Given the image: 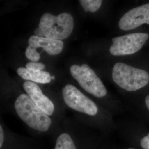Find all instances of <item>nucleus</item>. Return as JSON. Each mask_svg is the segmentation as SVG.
I'll return each mask as SVG.
<instances>
[{
	"mask_svg": "<svg viewBox=\"0 0 149 149\" xmlns=\"http://www.w3.org/2000/svg\"><path fill=\"white\" fill-rule=\"evenodd\" d=\"M15 108L18 116L29 128L40 132L49 130L52 124L51 119L32 101L28 95L21 94L18 96Z\"/></svg>",
	"mask_w": 149,
	"mask_h": 149,
	"instance_id": "nucleus-1",
	"label": "nucleus"
},
{
	"mask_svg": "<svg viewBox=\"0 0 149 149\" xmlns=\"http://www.w3.org/2000/svg\"><path fill=\"white\" fill-rule=\"evenodd\" d=\"M112 77L118 86L128 91L138 90L149 82V74L147 71L122 63L114 65Z\"/></svg>",
	"mask_w": 149,
	"mask_h": 149,
	"instance_id": "nucleus-2",
	"label": "nucleus"
},
{
	"mask_svg": "<svg viewBox=\"0 0 149 149\" xmlns=\"http://www.w3.org/2000/svg\"><path fill=\"white\" fill-rule=\"evenodd\" d=\"M74 22L70 13L64 12L55 16L45 13L40 18L39 28L45 37L63 40L69 37L73 31Z\"/></svg>",
	"mask_w": 149,
	"mask_h": 149,
	"instance_id": "nucleus-3",
	"label": "nucleus"
},
{
	"mask_svg": "<svg viewBox=\"0 0 149 149\" xmlns=\"http://www.w3.org/2000/svg\"><path fill=\"white\" fill-rule=\"evenodd\" d=\"M70 70L72 77L86 92L97 98L106 95L105 86L88 65L82 64L79 66L74 64L70 67Z\"/></svg>",
	"mask_w": 149,
	"mask_h": 149,
	"instance_id": "nucleus-4",
	"label": "nucleus"
},
{
	"mask_svg": "<svg viewBox=\"0 0 149 149\" xmlns=\"http://www.w3.org/2000/svg\"><path fill=\"white\" fill-rule=\"evenodd\" d=\"M149 37L147 33H137L113 38L110 53L114 56L133 54L142 48Z\"/></svg>",
	"mask_w": 149,
	"mask_h": 149,
	"instance_id": "nucleus-5",
	"label": "nucleus"
},
{
	"mask_svg": "<svg viewBox=\"0 0 149 149\" xmlns=\"http://www.w3.org/2000/svg\"><path fill=\"white\" fill-rule=\"evenodd\" d=\"M63 94L64 101L70 108L91 116L97 114L98 109L95 103L74 86H65L63 88Z\"/></svg>",
	"mask_w": 149,
	"mask_h": 149,
	"instance_id": "nucleus-6",
	"label": "nucleus"
},
{
	"mask_svg": "<svg viewBox=\"0 0 149 149\" xmlns=\"http://www.w3.org/2000/svg\"><path fill=\"white\" fill-rule=\"evenodd\" d=\"M145 23L149 24V3L127 12L119 22V27L123 31H129Z\"/></svg>",
	"mask_w": 149,
	"mask_h": 149,
	"instance_id": "nucleus-7",
	"label": "nucleus"
},
{
	"mask_svg": "<svg viewBox=\"0 0 149 149\" xmlns=\"http://www.w3.org/2000/svg\"><path fill=\"white\" fill-rule=\"evenodd\" d=\"M24 90L27 92L32 101L48 116L53 114L54 111L53 103L45 96L39 86L31 81L24 82L23 84Z\"/></svg>",
	"mask_w": 149,
	"mask_h": 149,
	"instance_id": "nucleus-8",
	"label": "nucleus"
},
{
	"mask_svg": "<svg viewBox=\"0 0 149 149\" xmlns=\"http://www.w3.org/2000/svg\"><path fill=\"white\" fill-rule=\"evenodd\" d=\"M29 45L34 48H43L50 55H55L60 53L64 48V43L62 40L50 39L48 38L39 37L32 36L28 39Z\"/></svg>",
	"mask_w": 149,
	"mask_h": 149,
	"instance_id": "nucleus-9",
	"label": "nucleus"
},
{
	"mask_svg": "<svg viewBox=\"0 0 149 149\" xmlns=\"http://www.w3.org/2000/svg\"><path fill=\"white\" fill-rule=\"evenodd\" d=\"M17 73L24 80L40 84H48L52 80L50 74L45 71L29 72L26 68L21 67L17 70Z\"/></svg>",
	"mask_w": 149,
	"mask_h": 149,
	"instance_id": "nucleus-10",
	"label": "nucleus"
},
{
	"mask_svg": "<svg viewBox=\"0 0 149 149\" xmlns=\"http://www.w3.org/2000/svg\"><path fill=\"white\" fill-rule=\"evenodd\" d=\"M54 149H76V148L69 134L63 133L58 136Z\"/></svg>",
	"mask_w": 149,
	"mask_h": 149,
	"instance_id": "nucleus-11",
	"label": "nucleus"
},
{
	"mask_svg": "<svg viewBox=\"0 0 149 149\" xmlns=\"http://www.w3.org/2000/svg\"><path fill=\"white\" fill-rule=\"evenodd\" d=\"M79 2L85 12H95L101 7V0H80Z\"/></svg>",
	"mask_w": 149,
	"mask_h": 149,
	"instance_id": "nucleus-12",
	"label": "nucleus"
},
{
	"mask_svg": "<svg viewBox=\"0 0 149 149\" xmlns=\"http://www.w3.org/2000/svg\"><path fill=\"white\" fill-rule=\"evenodd\" d=\"M25 54L27 59L33 62H37L40 58V55L38 52L37 49L31 45L27 47Z\"/></svg>",
	"mask_w": 149,
	"mask_h": 149,
	"instance_id": "nucleus-13",
	"label": "nucleus"
},
{
	"mask_svg": "<svg viewBox=\"0 0 149 149\" xmlns=\"http://www.w3.org/2000/svg\"><path fill=\"white\" fill-rule=\"evenodd\" d=\"M45 68L44 64L37 63V62H29L27 63L26 65V68L27 69L29 72H34V71H43Z\"/></svg>",
	"mask_w": 149,
	"mask_h": 149,
	"instance_id": "nucleus-14",
	"label": "nucleus"
},
{
	"mask_svg": "<svg viewBox=\"0 0 149 149\" xmlns=\"http://www.w3.org/2000/svg\"><path fill=\"white\" fill-rule=\"evenodd\" d=\"M140 145L143 149H149V133L141 140Z\"/></svg>",
	"mask_w": 149,
	"mask_h": 149,
	"instance_id": "nucleus-15",
	"label": "nucleus"
},
{
	"mask_svg": "<svg viewBox=\"0 0 149 149\" xmlns=\"http://www.w3.org/2000/svg\"><path fill=\"white\" fill-rule=\"evenodd\" d=\"M4 141V133L2 127L1 125L0 127V147L2 148V145Z\"/></svg>",
	"mask_w": 149,
	"mask_h": 149,
	"instance_id": "nucleus-16",
	"label": "nucleus"
},
{
	"mask_svg": "<svg viewBox=\"0 0 149 149\" xmlns=\"http://www.w3.org/2000/svg\"><path fill=\"white\" fill-rule=\"evenodd\" d=\"M34 33H35V36L39 37H45L44 33L39 27L34 30Z\"/></svg>",
	"mask_w": 149,
	"mask_h": 149,
	"instance_id": "nucleus-17",
	"label": "nucleus"
},
{
	"mask_svg": "<svg viewBox=\"0 0 149 149\" xmlns=\"http://www.w3.org/2000/svg\"><path fill=\"white\" fill-rule=\"evenodd\" d=\"M145 104L149 111V95L146 96L145 98Z\"/></svg>",
	"mask_w": 149,
	"mask_h": 149,
	"instance_id": "nucleus-18",
	"label": "nucleus"
},
{
	"mask_svg": "<svg viewBox=\"0 0 149 149\" xmlns=\"http://www.w3.org/2000/svg\"><path fill=\"white\" fill-rule=\"evenodd\" d=\"M52 80H55V76H52Z\"/></svg>",
	"mask_w": 149,
	"mask_h": 149,
	"instance_id": "nucleus-19",
	"label": "nucleus"
},
{
	"mask_svg": "<svg viewBox=\"0 0 149 149\" xmlns=\"http://www.w3.org/2000/svg\"><path fill=\"white\" fill-rule=\"evenodd\" d=\"M133 149V148H129V149Z\"/></svg>",
	"mask_w": 149,
	"mask_h": 149,
	"instance_id": "nucleus-20",
	"label": "nucleus"
}]
</instances>
